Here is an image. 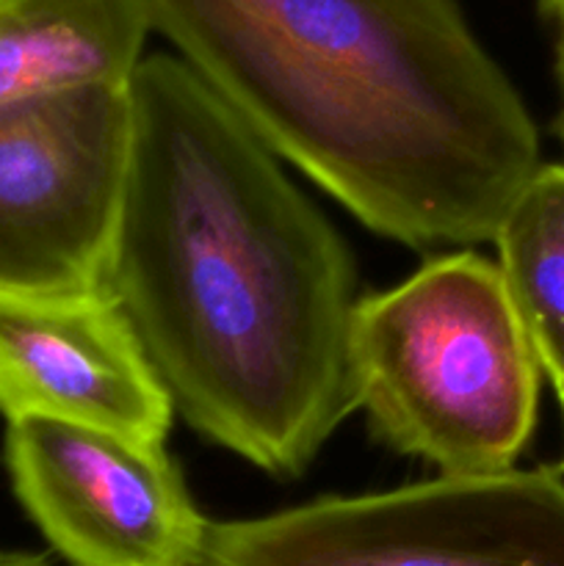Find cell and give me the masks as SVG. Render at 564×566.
<instances>
[{"label":"cell","mask_w":564,"mask_h":566,"mask_svg":"<svg viewBox=\"0 0 564 566\" xmlns=\"http://www.w3.org/2000/svg\"><path fill=\"white\" fill-rule=\"evenodd\" d=\"M352 385L376 440L440 475L512 470L531 440L540 365L492 260L446 254L357 302Z\"/></svg>","instance_id":"3957f363"},{"label":"cell","mask_w":564,"mask_h":566,"mask_svg":"<svg viewBox=\"0 0 564 566\" xmlns=\"http://www.w3.org/2000/svg\"><path fill=\"white\" fill-rule=\"evenodd\" d=\"M105 293L182 420L265 473H304L357 412L352 252L175 53L130 81Z\"/></svg>","instance_id":"6da1fadb"},{"label":"cell","mask_w":564,"mask_h":566,"mask_svg":"<svg viewBox=\"0 0 564 566\" xmlns=\"http://www.w3.org/2000/svg\"><path fill=\"white\" fill-rule=\"evenodd\" d=\"M138 3L271 153L390 241H495L540 171L534 119L457 0Z\"/></svg>","instance_id":"7a4b0ae2"},{"label":"cell","mask_w":564,"mask_h":566,"mask_svg":"<svg viewBox=\"0 0 564 566\" xmlns=\"http://www.w3.org/2000/svg\"><path fill=\"white\" fill-rule=\"evenodd\" d=\"M540 9L545 20L551 22L553 36H556V70L564 92V0H540Z\"/></svg>","instance_id":"30bf717a"},{"label":"cell","mask_w":564,"mask_h":566,"mask_svg":"<svg viewBox=\"0 0 564 566\" xmlns=\"http://www.w3.org/2000/svg\"><path fill=\"white\" fill-rule=\"evenodd\" d=\"M199 566H564L558 470L440 475L210 523Z\"/></svg>","instance_id":"277c9868"},{"label":"cell","mask_w":564,"mask_h":566,"mask_svg":"<svg viewBox=\"0 0 564 566\" xmlns=\"http://www.w3.org/2000/svg\"><path fill=\"white\" fill-rule=\"evenodd\" d=\"M498 269L564 420V164H542L509 208ZM564 473V453L558 462Z\"/></svg>","instance_id":"9c48e42d"},{"label":"cell","mask_w":564,"mask_h":566,"mask_svg":"<svg viewBox=\"0 0 564 566\" xmlns=\"http://www.w3.org/2000/svg\"><path fill=\"white\" fill-rule=\"evenodd\" d=\"M6 468L70 566H199L210 520L164 442L61 420H11Z\"/></svg>","instance_id":"8992f818"},{"label":"cell","mask_w":564,"mask_h":566,"mask_svg":"<svg viewBox=\"0 0 564 566\" xmlns=\"http://www.w3.org/2000/svg\"><path fill=\"white\" fill-rule=\"evenodd\" d=\"M147 36L138 0H0V108L130 86Z\"/></svg>","instance_id":"ba28073f"},{"label":"cell","mask_w":564,"mask_h":566,"mask_svg":"<svg viewBox=\"0 0 564 566\" xmlns=\"http://www.w3.org/2000/svg\"><path fill=\"white\" fill-rule=\"evenodd\" d=\"M130 158V86L0 108V293L105 291Z\"/></svg>","instance_id":"5b68a950"},{"label":"cell","mask_w":564,"mask_h":566,"mask_svg":"<svg viewBox=\"0 0 564 566\" xmlns=\"http://www.w3.org/2000/svg\"><path fill=\"white\" fill-rule=\"evenodd\" d=\"M0 412L164 442L175 407L105 291L0 293Z\"/></svg>","instance_id":"52a82bcc"},{"label":"cell","mask_w":564,"mask_h":566,"mask_svg":"<svg viewBox=\"0 0 564 566\" xmlns=\"http://www.w3.org/2000/svg\"><path fill=\"white\" fill-rule=\"evenodd\" d=\"M0 566H50L42 556H31V553L17 551H0Z\"/></svg>","instance_id":"8fae6325"}]
</instances>
